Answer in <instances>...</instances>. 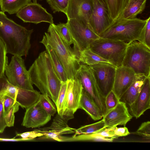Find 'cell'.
Segmentation results:
<instances>
[{"label":"cell","mask_w":150,"mask_h":150,"mask_svg":"<svg viewBox=\"0 0 150 150\" xmlns=\"http://www.w3.org/2000/svg\"><path fill=\"white\" fill-rule=\"evenodd\" d=\"M28 71L32 84L56 104L62 82L56 75L46 50L41 52Z\"/></svg>","instance_id":"obj_1"},{"label":"cell","mask_w":150,"mask_h":150,"mask_svg":"<svg viewBox=\"0 0 150 150\" xmlns=\"http://www.w3.org/2000/svg\"><path fill=\"white\" fill-rule=\"evenodd\" d=\"M33 30H28L8 18L0 11V38L5 44L7 53L26 56L30 47Z\"/></svg>","instance_id":"obj_2"},{"label":"cell","mask_w":150,"mask_h":150,"mask_svg":"<svg viewBox=\"0 0 150 150\" xmlns=\"http://www.w3.org/2000/svg\"><path fill=\"white\" fill-rule=\"evenodd\" d=\"M54 24H50L48 33H45L40 42H45L50 45L62 64L68 79H74L81 64L70 46L63 40L56 30Z\"/></svg>","instance_id":"obj_3"},{"label":"cell","mask_w":150,"mask_h":150,"mask_svg":"<svg viewBox=\"0 0 150 150\" xmlns=\"http://www.w3.org/2000/svg\"><path fill=\"white\" fill-rule=\"evenodd\" d=\"M147 19L137 18L127 19L118 18L99 36L120 41L128 44L134 40L142 42Z\"/></svg>","instance_id":"obj_4"},{"label":"cell","mask_w":150,"mask_h":150,"mask_svg":"<svg viewBox=\"0 0 150 150\" xmlns=\"http://www.w3.org/2000/svg\"><path fill=\"white\" fill-rule=\"evenodd\" d=\"M122 66L131 69L136 74L150 76V48L138 40L132 42L127 45Z\"/></svg>","instance_id":"obj_5"},{"label":"cell","mask_w":150,"mask_h":150,"mask_svg":"<svg viewBox=\"0 0 150 150\" xmlns=\"http://www.w3.org/2000/svg\"><path fill=\"white\" fill-rule=\"evenodd\" d=\"M127 45L120 41L100 37L91 44L89 49L118 67L122 66Z\"/></svg>","instance_id":"obj_6"},{"label":"cell","mask_w":150,"mask_h":150,"mask_svg":"<svg viewBox=\"0 0 150 150\" xmlns=\"http://www.w3.org/2000/svg\"><path fill=\"white\" fill-rule=\"evenodd\" d=\"M66 23L73 40V52L79 61L81 52L89 49L91 44L100 37L90 28L86 20L72 19L67 20Z\"/></svg>","instance_id":"obj_7"},{"label":"cell","mask_w":150,"mask_h":150,"mask_svg":"<svg viewBox=\"0 0 150 150\" xmlns=\"http://www.w3.org/2000/svg\"><path fill=\"white\" fill-rule=\"evenodd\" d=\"M21 57L17 55L12 57L9 64L5 68L6 75L9 83L18 88L34 91L24 60Z\"/></svg>","instance_id":"obj_8"},{"label":"cell","mask_w":150,"mask_h":150,"mask_svg":"<svg viewBox=\"0 0 150 150\" xmlns=\"http://www.w3.org/2000/svg\"><path fill=\"white\" fill-rule=\"evenodd\" d=\"M76 78L80 81L83 89L95 102L103 116L107 112L105 98L102 94L99 89L90 66L81 64L77 71Z\"/></svg>","instance_id":"obj_9"},{"label":"cell","mask_w":150,"mask_h":150,"mask_svg":"<svg viewBox=\"0 0 150 150\" xmlns=\"http://www.w3.org/2000/svg\"><path fill=\"white\" fill-rule=\"evenodd\" d=\"M93 6L88 24L98 36L114 22L110 17L106 0H93Z\"/></svg>","instance_id":"obj_10"},{"label":"cell","mask_w":150,"mask_h":150,"mask_svg":"<svg viewBox=\"0 0 150 150\" xmlns=\"http://www.w3.org/2000/svg\"><path fill=\"white\" fill-rule=\"evenodd\" d=\"M99 89L105 97L112 91L116 67L106 62L90 66Z\"/></svg>","instance_id":"obj_11"},{"label":"cell","mask_w":150,"mask_h":150,"mask_svg":"<svg viewBox=\"0 0 150 150\" xmlns=\"http://www.w3.org/2000/svg\"><path fill=\"white\" fill-rule=\"evenodd\" d=\"M67 89L62 115L69 118L74 117V115L79 107L83 90L80 81L77 78L67 81Z\"/></svg>","instance_id":"obj_12"},{"label":"cell","mask_w":150,"mask_h":150,"mask_svg":"<svg viewBox=\"0 0 150 150\" xmlns=\"http://www.w3.org/2000/svg\"><path fill=\"white\" fill-rule=\"evenodd\" d=\"M16 16L24 22L37 24L42 22L53 23V17L41 5L36 2H31L16 13Z\"/></svg>","instance_id":"obj_13"},{"label":"cell","mask_w":150,"mask_h":150,"mask_svg":"<svg viewBox=\"0 0 150 150\" xmlns=\"http://www.w3.org/2000/svg\"><path fill=\"white\" fill-rule=\"evenodd\" d=\"M69 120V118L57 114L50 126L35 129L46 138L58 142H64L65 137L62 135L74 133L76 129L68 126L67 123Z\"/></svg>","instance_id":"obj_14"},{"label":"cell","mask_w":150,"mask_h":150,"mask_svg":"<svg viewBox=\"0 0 150 150\" xmlns=\"http://www.w3.org/2000/svg\"><path fill=\"white\" fill-rule=\"evenodd\" d=\"M39 100L26 109L22 125L27 128H36L45 125L51 119Z\"/></svg>","instance_id":"obj_15"},{"label":"cell","mask_w":150,"mask_h":150,"mask_svg":"<svg viewBox=\"0 0 150 150\" xmlns=\"http://www.w3.org/2000/svg\"><path fill=\"white\" fill-rule=\"evenodd\" d=\"M132 117L129 112L126 103L120 100L114 108L107 111L103 119L106 127L114 125L125 127Z\"/></svg>","instance_id":"obj_16"},{"label":"cell","mask_w":150,"mask_h":150,"mask_svg":"<svg viewBox=\"0 0 150 150\" xmlns=\"http://www.w3.org/2000/svg\"><path fill=\"white\" fill-rule=\"evenodd\" d=\"M135 75L129 68L123 66L116 67L112 90L120 100L132 83Z\"/></svg>","instance_id":"obj_17"},{"label":"cell","mask_w":150,"mask_h":150,"mask_svg":"<svg viewBox=\"0 0 150 150\" xmlns=\"http://www.w3.org/2000/svg\"><path fill=\"white\" fill-rule=\"evenodd\" d=\"M93 6V0H69L65 14L67 20L81 19L88 23Z\"/></svg>","instance_id":"obj_18"},{"label":"cell","mask_w":150,"mask_h":150,"mask_svg":"<svg viewBox=\"0 0 150 150\" xmlns=\"http://www.w3.org/2000/svg\"><path fill=\"white\" fill-rule=\"evenodd\" d=\"M129 107L131 113L137 119L150 109V76L146 77L140 93Z\"/></svg>","instance_id":"obj_19"},{"label":"cell","mask_w":150,"mask_h":150,"mask_svg":"<svg viewBox=\"0 0 150 150\" xmlns=\"http://www.w3.org/2000/svg\"><path fill=\"white\" fill-rule=\"evenodd\" d=\"M115 126L109 127L94 133L77 135L71 137H65L64 142L91 141L112 142L117 138L115 135L114 129Z\"/></svg>","instance_id":"obj_20"},{"label":"cell","mask_w":150,"mask_h":150,"mask_svg":"<svg viewBox=\"0 0 150 150\" xmlns=\"http://www.w3.org/2000/svg\"><path fill=\"white\" fill-rule=\"evenodd\" d=\"M146 77L141 74H135L132 84L120 98L122 101L129 106L134 101L140 93Z\"/></svg>","instance_id":"obj_21"},{"label":"cell","mask_w":150,"mask_h":150,"mask_svg":"<svg viewBox=\"0 0 150 150\" xmlns=\"http://www.w3.org/2000/svg\"><path fill=\"white\" fill-rule=\"evenodd\" d=\"M80 108L84 110L94 120H99L103 117L96 104L83 89L79 107Z\"/></svg>","instance_id":"obj_22"},{"label":"cell","mask_w":150,"mask_h":150,"mask_svg":"<svg viewBox=\"0 0 150 150\" xmlns=\"http://www.w3.org/2000/svg\"><path fill=\"white\" fill-rule=\"evenodd\" d=\"M40 43L44 45L57 76L62 82H66L68 79L64 68L55 52L49 44L45 42Z\"/></svg>","instance_id":"obj_23"},{"label":"cell","mask_w":150,"mask_h":150,"mask_svg":"<svg viewBox=\"0 0 150 150\" xmlns=\"http://www.w3.org/2000/svg\"><path fill=\"white\" fill-rule=\"evenodd\" d=\"M147 0H134L122 12L118 18L131 19L137 18L144 10Z\"/></svg>","instance_id":"obj_24"},{"label":"cell","mask_w":150,"mask_h":150,"mask_svg":"<svg viewBox=\"0 0 150 150\" xmlns=\"http://www.w3.org/2000/svg\"><path fill=\"white\" fill-rule=\"evenodd\" d=\"M31 2V0H0V6L1 11L12 14Z\"/></svg>","instance_id":"obj_25"},{"label":"cell","mask_w":150,"mask_h":150,"mask_svg":"<svg viewBox=\"0 0 150 150\" xmlns=\"http://www.w3.org/2000/svg\"><path fill=\"white\" fill-rule=\"evenodd\" d=\"M79 61L81 64L89 66L101 62L110 63L107 60L93 52L89 49H86L81 52Z\"/></svg>","instance_id":"obj_26"},{"label":"cell","mask_w":150,"mask_h":150,"mask_svg":"<svg viewBox=\"0 0 150 150\" xmlns=\"http://www.w3.org/2000/svg\"><path fill=\"white\" fill-rule=\"evenodd\" d=\"M18 88L12 85L4 75L0 77V95L10 97L16 101Z\"/></svg>","instance_id":"obj_27"},{"label":"cell","mask_w":150,"mask_h":150,"mask_svg":"<svg viewBox=\"0 0 150 150\" xmlns=\"http://www.w3.org/2000/svg\"><path fill=\"white\" fill-rule=\"evenodd\" d=\"M106 127L103 119L98 122L92 124L82 126L76 129L74 134L73 136L82 134H87L94 133Z\"/></svg>","instance_id":"obj_28"},{"label":"cell","mask_w":150,"mask_h":150,"mask_svg":"<svg viewBox=\"0 0 150 150\" xmlns=\"http://www.w3.org/2000/svg\"><path fill=\"white\" fill-rule=\"evenodd\" d=\"M111 18L114 21L119 17L123 0H106Z\"/></svg>","instance_id":"obj_29"},{"label":"cell","mask_w":150,"mask_h":150,"mask_svg":"<svg viewBox=\"0 0 150 150\" xmlns=\"http://www.w3.org/2000/svg\"><path fill=\"white\" fill-rule=\"evenodd\" d=\"M39 100L41 106L47 113L51 116L54 115L57 110L55 103L47 95L40 94Z\"/></svg>","instance_id":"obj_30"},{"label":"cell","mask_w":150,"mask_h":150,"mask_svg":"<svg viewBox=\"0 0 150 150\" xmlns=\"http://www.w3.org/2000/svg\"><path fill=\"white\" fill-rule=\"evenodd\" d=\"M54 26L63 40L69 45L73 44L71 36L67 23H60L57 25L54 24Z\"/></svg>","instance_id":"obj_31"},{"label":"cell","mask_w":150,"mask_h":150,"mask_svg":"<svg viewBox=\"0 0 150 150\" xmlns=\"http://www.w3.org/2000/svg\"><path fill=\"white\" fill-rule=\"evenodd\" d=\"M69 0H47L53 13L61 12L65 14Z\"/></svg>","instance_id":"obj_32"},{"label":"cell","mask_w":150,"mask_h":150,"mask_svg":"<svg viewBox=\"0 0 150 150\" xmlns=\"http://www.w3.org/2000/svg\"><path fill=\"white\" fill-rule=\"evenodd\" d=\"M67 89V81L62 82L56 106L58 114L62 116L65 100Z\"/></svg>","instance_id":"obj_33"},{"label":"cell","mask_w":150,"mask_h":150,"mask_svg":"<svg viewBox=\"0 0 150 150\" xmlns=\"http://www.w3.org/2000/svg\"><path fill=\"white\" fill-rule=\"evenodd\" d=\"M7 53L6 46L0 38V77L5 75V70L8 64Z\"/></svg>","instance_id":"obj_34"},{"label":"cell","mask_w":150,"mask_h":150,"mask_svg":"<svg viewBox=\"0 0 150 150\" xmlns=\"http://www.w3.org/2000/svg\"><path fill=\"white\" fill-rule=\"evenodd\" d=\"M132 134L139 135L147 140L150 139V122L149 121L142 123L136 131Z\"/></svg>","instance_id":"obj_35"},{"label":"cell","mask_w":150,"mask_h":150,"mask_svg":"<svg viewBox=\"0 0 150 150\" xmlns=\"http://www.w3.org/2000/svg\"><path fill=\"white\" fill-rule=\"evenodd\" d=\"M19 106V104L16 102L5 115L7 127H10L14 126L15 120L14 113L18 111Z\"/></svg>","instance_id":"obj_36"},{"label":"cell","mask_w":150,"mask_h":150,"mask_svg":"<svg viewBox=\"0 0 150 150\" xmlns=\"http://www.w3.org/2000/svg\"><path fill=\"white\" fill-rule=\"evenodd\" d=\"M120 100L113 91H111L105 97V104L107 111L114 108Z\"/></svg>","instance_id":"obj_37"},{"label":"cell","mask_w":150,"mask_h":150,"mask_svg":"<svg viewBox=\"0 0 150 150\" xmlns=\"http://www.w3.org/2000/svg\"><path fill=\"white\" fill-rule=\"evenodd\" d=\"M4 96L0 95V133L3 132L7 127L3 106V100Z\"/></svg>","instance_id":"obj_38"},{"label":"cell","mask_w":150,"mask_h":150,"mask_svg":"<svg viewBox=\"0 0 150 150\" xmlns=\"http://www.w3.org/2000/svg\"><path fill=\"white\" fill-rule=\"evenodd\" d=\"M42 136H43L42 134L34 129L33 131L17 134L15 137L18 136L20 137L23 141H26L32 140L36 137Z\"/></svg>","instance_id":"obj_39"},{"label":"cell","mask_w":150,"mask_h":150,"mask_svg":"<svg viewBox=\"0 0 150 150\" xmlns=\"http://www.w3.org/2000/svg\"><path fill=\"white\" fill-rule=\"evenodd\" d=\"M142 42L150 48V17L147 19L143 35Z\"/></svg>","instance_id":"obj_40"},{"label":"cell","mask_w":150,"mask_h":150,"mask_svg":"<svg viewBox=\"0 0 150 150\" xmlns=\"http://www.w3.org/2000/svg\"><path fill=\"white\" fill-rule=\"evenodd\" d=\"M16 102V101L12 98L5 96L3 100V106L4 115L6 114L10 108Z\"/></svg>","instance_id":"obj_41"},{"label":"cell","mask_w":150,"mask_h":150,"mask_svg":"<svg viewBox=\"0 0 150 150\" xmlns=\"http://www.w3.org/2000/svg\"><path fill=\"white\" fill-rule=\"evenodd\" d=\"M117 126L115 127L114 132L115 135L117 138L119 137L127 136L130 134L127 128L125 126L120 127H117Z\"/></svg>","instance_id":"obj_42"},{"label":"cell","mask_w":150,"mask_h":150,"mask_svg":"<svg viewBox=\"0 0 150 150\" xmlns=\"http://www.w3.org/2000/svg\"><path fill=\"white\" fill-rule=\"evenodd\" d=\"M133 0H123L121 13L126 8L129 4Z\"/></svg>","instance_id":"obj_43"},{"label":"cell","mask_w":150,"mask_h":150,"mask_svg":"<svg viewBox=\"0 0 150 150\" xmlns=\"http://www.w3.org/2000/svg\"><path fill=\"white\" fill-rule=\"evenodd\" d=\"M15 137L13 138L12 139H4L0 138V141H23V140L21 139H15Z\"/></svg>","instance_id":"obj_44"},{"label":"cell","mask_w":150,"mask_h":150,"mask_svg":"<svg viewBox=\"0 0 150 150\" xmlns=\"http://www.w3.org/2000/svg\"><path fill=\"white\" fill-rule=\"evenodd\" d=\"M33 0V2H36V1L38 0Z\"/></svg>","instance_id":"obj_45"}]
</instances>
